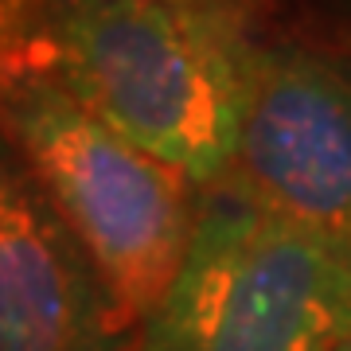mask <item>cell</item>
<instances>
[{
	"label": "cell",
	"mask_w": 351,
	"mask_h": 351,
	"mask_svg": "<svg viewBox=\"0 0 351 351\" xmlns=\"http://www.w3.org/2000/svg\"><path fill=\"white\" fill-rule=\"evenodd\" d=\"M343 351H351V339H348V343H343Z\"/></svg>",
	"instance_id": "obj_7"
},
{
	"label": "cell",
	"mask_w": 351,
	"mask_h": 351,
	"mask_svg": "<svg viewBox=\"0 0 351 351\" xmlns=\"http://www.w3.org/2000/svg\"><path fill=\"white\" fill-rule=\"evenodd\" d=\"M188 4H219V8H246V4H250V0H188Z\"/></svg>",
	"instance_id": "obj_6"
},
{
	"label": "cell",
	"mask_w": 351,
	"mask_h": 351,
	"mask_svg": "<svg viewBox=\"0 0 351 351\" xmlns=\"http://www.w3.org/2000/svg\"><path fill=\"white\" fill-rule=\"evenodd\" d=\"M8 133L133 339L188 258L199 215L195 184L32 66H16L8 86Z\"/></svg>",
	"instance_id": "obj_3"
},
{
	"label": "cell",
	"mask_w": 351,
	"mask_h": 351,
	"mask_svg": "<svg viewBox=\"0 0 351 351\" xmlns=\"http://www.w3.org/2000/svg\"><path fill=\"white\" fill-rule=\"evenodd\" d=\"M125 339L101 277L43 188L24 164H4L0 351H129Z\"/></svg>",
	"instance_id": "obj_5"
},
{
	"label": "cell",
	"mask_w": 351,
	"mask_h": 351,
	"mask_svg": "<svg viewBox=\"0 0 351 351\" xmlns=\"http://www.w3.org/2000/svg\"><path fill=\"white\" fill-rule=\"evenodd\" d=\"M32 71L199 191L234 168L258 47L239 8L188 0H55Z\"/></svg>",
	"instance_id": "obj_1"
},
{
	"label": "cell",
	"mask_w": 351,
	"mask_h": 351,
	"mask_svg": "<svg viewBox=\"0 0 351 351\" xmlns=\"http://www.w3.org/2000/svg\"><path fill=\"white\" fill-rule=\"evenodd\" d=\"M348 339L351 223L293 219L215 184L129 351H343Z\"/></svg>",
	"instance_id": "obj_2"
},
{
	"label": "cell",
	"mask_w": 351,
	"mask_h": 351,
	"mask_svg": "<svg viewBox=\"0 0 351 351\" xmlns=\"http://www.w3.org/2000/svg\"><path fill=\"white\" fill-rule=\"evenodd\" d=\"M223 184L293 219L351 223V59L301 43L258 47Z\"/></svg>",
	"instance_id": "obj_4"
}]
</instances>
